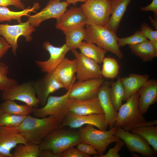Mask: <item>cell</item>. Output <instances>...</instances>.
I'll use <instances>...</instances> for the list:
<instances>
[{
    "instance_id": "11",
    "label": "cell",
    "mask_w": 157,
    "mask_h": 157,
    "mask_svg": "<svg viewBox=\"0 0 157 157\" xmlns=\"http://www.w3.org/2000/svg\"><path fill=\"white\" fill-rule=\"evenodd\" d=\"M90 125L98 129L106 130L107 124L104 114H93L80 115L69 111L64 117L59 127L79 128L84 125Z\"/></svg>"
},
{
    "instance_id": "30",
    "label": "cell",
    "mask_w": 157,
    "mask_h": 157,
    "mask_svg": "<svg viewBox=\"0 0 157 157\" xmlns=\"http://www.w3.org/2000/svg\"><path fill=\"white\" fill-rule=\"evenodd\" d=\"M5 112L12 114L26 116L32 113L34 108L28 105L19 104L14 100H8L4 101L0 105Z\"/></svg>"
},
{
    "instance_id": "44",
    "label": "cell",
    "mask_w": 157,
    "mask_h": 157,
    "mask_svg": "<svg viewBox=\"0 0 157 157\" xmlns=\"http://www.w3.org/2000/svg\"><path fill=\"white\" fill-rule=\"evenodd\" d=\"M40 157H60V155L53 153L49 150H44L41 151Z\"/></svg>"
},
{
    "instance_id": "8",
    "label": "cell",
    "mask_w": 157,
    "mask_h": 157,
    "mask_svg": "<svg viewBox=\"0 0 157 157\" xmlns=\"http://www.w3.org/2000/svg\"><path fill=\"white\" fill-rule=\"evenodd\" d=\"M35 31V28L28 21L13 25L0 24V35L3 37L10 45L12 52L15 55H16L18 47L19 38L23 36L26 42H31L32 40V34Z\"/></svg>"
},
{
    "instance_id": "39",
    "label": "cell",
    "mask_w": 157,
    "mask_h": 157,
    "mask_svg": "<svg viewBox=\"0 0 157 157\" xmlns=\"http://www.w3.org/2000/svg\"><path fill=\"white\" fill-rule=\"evenodd\" d=\"M77 148L83 154L90 156L97 157L99 155L97 150L92 146L86 143L80 142L76 146Z\"/></svg>"
},
{
    "instance_id": "5",
    "label": "cell",
    "mask_w": 157,
    "mask_h": 157,
    "mask_svg": "<svg viewBox=\"0 0 157 157\" xmlns=\"http://www.w3.org/2000/svg\"><path fill=\"white\" fill-rule=\"evenodd\" d=\"M79 128L78 131L81 142L89 144L94 147L99 154L98 157L104 154L108 146L120 139L114 135L117 127L115 126L108 131L97 129L94 126L86 125Z\"/></svg>"
},
{
    "instance_id": "28",
    "label": "cell",
    "mask_w": 157,
    "mask_h": 157,
    "mask_svg": "<svg viewBox=\"0 0 157 157\" xmlns=\"http://www.w3.org/2000/svg\"><path fill=\"white\" fill-rule=\"evenodd\" d=\"M131 132L140 135L157 152V126H144L133 129Z\"/></svg>"
},
{
    "instance_id": "19",
    "label": "cell",
    "mask_w": 157,
    "mask_h": 157,
    "mask_svg": "<svg viewBox=\"0 0 157 157\" xmlns=\"http://www.w3.org/2000/svg\"><path fill=\"white\" fill-rule=\"evenodd\" d=\"M110 83L104 80L97 94L103 110L108 126L111 128L115 126L118 111L112 102L110 94Z\"/></svg>"
},
{
    "instance_id": "29",
    "label": "cell",
    "mask_w": 157,
    "mask_h": 157,
    "mask_svg": "<svg viewBox=\"0 0 157 157\" xmlns=\"http://www.w3.org/2000/svg\"><path fill=\"white\" fill-rule=\"evenodd\" d=\"M66 36V44L71 50H76L83 40H85L87 33L83 26L75 28L64 32Z\"/></svg>"
},
{
    "instance_id": "18",
    "label": "cell",
    "mask_w": 157,
    "mask_h": 157,
    "mask_svg": "<svg viewBox=\"0 0 157 157\" xmlns=\"http://www.w3.org/2000/svg\"><path fill=\"white\" fill-rule=\"evenodd\" d=\"M76 70V59L70 60L65 58L52 73L63 88L68 90L76 79L75 75Z\"/></svg>"
},
{
    "instance_id": "43",
    "label": "cell",
    "mask_w": 157,
    "mask_h": 157,
    "mask_svg": "<svg viewBox=\"0 0 157 157\" xmlns=\"http://www.w3.org/2000/svg\"><path fill=\"white\" fill-rule=\"evenodd\" d=\"M140 9L142 11H152L154 13V18H157V0H153L149 4L145 7H140Z\"/></svg>"
},
{
    "instance_id": "10",
    "label": "cell",
    "mask_w": 157,
    "mask_h": 157,
    "mask_svg": "<svg viewBox=\"0 0 157 157\" xmlns=\"http://www.w3.org/2000/svg\"><path fill=\"white\" fill-rule=\"evenodd\" d=\"M114 135L123 141L131 152H137L146 157H154L156 154L147 142L139 135L117 127Z\"/></svg>"
},
{
    "instance_id": "34",
    "label": "cell",
    "mask_w": 157,
    "mask_h": 157,
    "mask_svg": "<svg viewBox=\"0 0 157 157\" xmlns=\"http://www.w3.org/2000/svg\"><path fill=\"white\" fill-rule=\"evenodd\" d=\"M8 72V67L4 63H0V91L2 92L19 84L15 79L7 76Z\"/></svg>"
},
{
    "instance_id": "23",
    "label": "cell",
    "mask_w": 157,
    "mask_h": 157,
    "mask_svg": "<svg viewBox=\"0 0 157 157\" xmlns=\"http://www.w3.org/2000/svg\"><path fill=\"white\" fill-rule=\"evenodd\" d=\"M69 111L80 115L93 114H104L97 96L88 100L79 101L74 100L70 105Z\"/></svg>"
},
{
    "instance_id": "6",
    "label": "cell",
    "mask_w": 157,
    "mask_h": 157,
    "mask_svg": "<svg viewBox=\"0 0 157 157\" xmlns=\"http://www.w3.org/2000/svg\"><path fill=\"white\" fill-rule=\"evenodd\" d=\"M70 89V88L65 94L60 96L50 95L46 104L43 107L33 108V115L38 118L53 116L61 123L69 111L70 105L74 100L69 98Z\"/></svg>"
},
{
    "instance_id": "2",
    "label": "cell",
    "mask_w": 157,
    "mask_h": 157,
    "mask_svg": "<svg viewBox=\"0 0 157 157\" xmlns=\"http://www.w3.org/2000/svg\"><path fill=\"white\" fill-rule=\"evenodd\" d=\"M138 91L131 95L118 110L115 126L126 131L144 126L155 125L157 120L147 121L138 107Z\"/></svg>"
},
{
    "instance_id": "38",
    "label": "cell",
    "mask_w": 157,
    "mask_h": 157,
    "mask_svg": "<svg viewBox=\"0 0 157 157\" xmlns=\"http://www.w3.org/2000/svg\"><path fill=\"white\" fill-rule=\"evenodd\" d=\"M116 142L114 147L109 149L106 154H104L97 157H120L118 152L124 146V143L121 139Z\"/></svg>"
},
{
    "instance_id": "31",
    "label": "cell",
    "mask_w": 157,
    "mask_h": 157,
    "mask_svg": "<svg viewBox=\"0 0 157 157\" xmlns=\"http://www.w3.org/2000/svg\"><path fill=\"white\" fill-rule=\"evenodd\" d=\"M40 152L39 144H20L15 147L13 157H39Z\"/></svg>"
},
{
    "instance_id": "26",
    "label": "cell",
    "mask_w": 157,
    "mask_h": 157,
    "mask_svg": "<svg viewBox=\"0 0 157 157\" xmlns=\"http://www.w3.org/2000/svg\"><path fill=\"white\" fill-rule=\"evenodd\" d=\"M40 7L38 3H35L32 7L29 6L20 11L10 10L7 7L0 6V22L6 21L11 22L12 20H16L18 24L21 23L22 17L28 16L29 13L34 12Z\"/></svg>"
},
{
    "instance_id": "21",
    "label": "cell",
    "mask_w": 157,
    "mask_h": 157,
    "mask_svg": "<svg viewBox=\"0 0 157 157\" xmlns=\"http://www.w3.org/2000/svg\"><path fill=\"white\" fill-rule=\"evenodd\" d=\"M132 0H110L111 15L105 26L116 35L122 19Z\"/></svg>"
},
{
    "instance_id": "7",
    "label": "cell",
    "mask_w": 157,
    "mask_h": 157,
    "mask_svg": "<svg viewBox=\"0 0 157 157\" xmlns=\"http://www.w3.org/2000/svg\"><path fill=\"white\" fill-rule=\"evenodd\" d=\"M80 7L87 18V24L105 26L111 13L110 0H87Z\"/></svg>"
},
{
    "instance_id": "32",
    "label": "cell",
    "mask_w": 157,
    "mask_h": 157,
    "mask_svg": "<svg viewBox=\"0 0 157 157\" xmlns=\"http://www.w3.org/2000/svg\"><path fill=\"white\" fill-rule=\"evenodd\" d=\"M121 78L118 77L117 81L110 85V94L112 102L116 110L118 111L124 100V92Z\"/></svg>"
},
{
    "instance_id": "45",
    "label": "cell",
    "mask_w": 157,
    "mask_h": 157,
    "mask_svg": "<svg viewBox=\"0 0 157 157\" xmlns=\"http://www.w3.org/2000/svg\"><path fill=\"white\" fill-rule=\"evenodd\" d=\"M149 18L153 26H154L155 30H157V18H153L150 16Z\"/></svg>"
},
{
    "instance_id": "37",
    "label": "cell",
    "mask_w": 157,
    "mask_h": 157,
    "mask_svg": "<svg viewBox=\"0 0 157 157\" xmlns=\"http://www.w3.org/2000/svg\"><path fill=\"white\" fill-rule=\"evenodd\" d=\"M140 29V31L147 39L150 41L157 40V30H154L145 23L142 24Z\"/></svg>"
},
{
    "instance_id": "27",
    "label": "cell",
    "mask_w": 157,
    "mask_h": 157,
    "mask_svg": "<svg viewBox=\"0 0 157 157\" xmlns=\"http://www.w3.org/2000/svg\"><path fill=\"white\" fill-rule=\"evenodd\" d=\"M78 49L80 50V53L93 59L99 64L102 63L107 52L94 44L83 41L81 43Z\"/></svg>"
},
{
    "instance_id": "33",
    "label": "cell",
    "mask_w": 157,
    "mask_h": 157,
    "mask_svg": "<svg viewBox=\"0 0 157 157\" xmlns=\"http://www.w3.org/2000/svg\"><path fill=\"white\" fill-rule=\"evenodd\" d=\"M101 72L103 76L113 79L116 77L119 70V65L116 60L110 57H105L102 63Z\"/></svg>"
},
{
    "instance_id": "48",
    "label": "cell",
    "mask_w": 157,
    "mask_h": 157,
    "mask_svg": "<svg viewBox=\"0 0 157 157\" xmlns=\"http://www.w3.org/2000/svg\"><path fill=\"white\" fill-rule=\"evenodd\" d=\"M0 157H4L1 154H0Z\"/></svg>"
},
{
    "instance_id": "24",
    "label": "cell",
    "mask_w": 157,
    "mask_h": 157,
    "mask_svg": "<svg viewBox=\"0 0 157 157\" xmlns=\"http://www.w3.org/2000/svg\"><path fill=\"white\" fill-rule=\"evenodd\" d=\"M120 78L124 92L123 101H126L145 84L149 80V76L147 74L131 73L128 76Z\"/></svg>"
},
{
    "instance_id": "12",
    "label": "cell",
    "mask_w": 157,
    "mask_h": 157,
    "mask_svg": "<svg viewBox=\"0 0 157 157\" xmlns=\"http://www.w3.org/2000/svg\"><path fill=\"white\" fill-rule=\"evenodd\" d=\"M71 51L77 61L76 78L78 81L103 78L99 64L76 50Z\"/></svg>"
},
{
    "instance_id": "47",
    "label": "cell",
    "mask_w": 157,
    "mask_h": 157,
    "mask_svg": "<svg viewBox=\"0 0 157 157\" xmlns=\"http://www.w3.org/2000/svg\"><path fill=\"white\" fill-rule=\"evenodd\" d=\"M5 112L1 108H0V115H1V114L4 113Z\"/></svg>"
},
{
    "instance_id": "42",
    "label": "cell",
    "mask_w": 157,
    "mask_h": 157,
    "mask_svg": "<svg viewBox=\"0 0 157 157\" xmlns=\"http://www.w3.org/2000/svg\"><path fill=\"white\" fill-rule=\"evenodd\" d=\"M10 48H11V46L4 38L1 36H0V59L6 53Z\"/></svg>"
},
{
    "instance_id": "4",
    "label": "cell",
    "mask_w": 157,
    "mask_h": 157,
    "mask_svg": "<svg viewBox=\"0 0 157 157\" xmlns=\"http://www.w3.org/2000/svg\"><path fill=\"white\" fill-rule=\"evenodd\" d=\"M85 26L86 42L96 44L102 49L113 53L120 59L123 58V53L118 44L117 35L105 26L88 24Z\"/></svg>"
},
{
    "instance_id": "22",
    "label": "cell",
    "mask_w": 157,
    "mask_h": 157,
    "mask_svg": "<svg viewBox=\"0 0 157 157\" xmlns=\"http://www.w3.org/2000/svg\"><path fill=\"white\" fill-rule=\"evenodd\" d=\"M20 144H27L22 134L8 132L0 127V154L4 157H13L11 150Z\"/></svg>"
},
{
    "instance_id": "1",
    "label": "cell",
    "mask_w": 157,
    "mask_h": 157,
    "mask_svg": "<svg viewBox=\"0 0 157 157\" xmlns=\"http://www.w3.org/2000/svg\"><path fill=\"white\" fill-rule=\"evenodd\" d=\"M61 124L53 116L38 118L28 115L17 126L0 127L8 132L21 134L25 138L27 144H39L45 137Z\"/></svg>"
},
{
    "instance_id": "3",
    "label": "cell",
    "mask_w": 157,
    "mask_h": 157,
    "mask_svg": "<svg viewBox=\"0 0 157 157\" xmlns=\"http://www.w3.org/2000/svg\"><path fill=\"white\" fill-rule=\"evenodd\" d=\"M59 126L45 137L40 144L41 151L49 150L53 153L60 155L68 148L76 146L81 142V137L78 131L72 129Z\"/></svg>"
},
{
    "instance_id": "25",
    "label": "cell",
    "mask_w": 157,
    "mask_h": 157,
    "mask_svg": "<svg viewBox=\"0 0 157 157\" xmlns=\"http://www.w3.org/2000/svg\"><path fill=\"white\" fill-rule=\"evenodd\" d=\"M132 53L144 62L151 61L157 56V40L148 39L138 44L129 46Z\"/></svg>"
},
{
    "instance_id": "16",
    "label": "cell",
    "mask_w": 157,
    "mask_h": 157,
    "mask_svg": "<svg viewBox=\"0 0 157 157\" xmlns=\"http://www.w3.org/2000/svg\"><path fill=\"white\" fill-rule=\"evenodd\" d=\"M87 18L80 7L71 6L56 19V28L63 32L87 23Z\"/></svg>"
},
{
    "instance_id": "15",
    "label": "cell",
    "mask_w": 157,
    "mask_h": 157,
    "mask_svg": "<svg viewBox=\"0 0 157 157\" xmlns=\"http://www.w3.org/2000/svg\"><path fill=\"white\" fill-rule=\"evenodd\" d=\"M104 81L102 78L74 83L70 88L69 98L79 101L93 99L97 96L98 91Z\"/></svg>"
},
{
    "instance_id": "9",
    "label": "cell",
    "mask_w": 157,
    "mask_h": 157,
    "mask_svg": "<svg viewBox=\"0 0 157 157\" xmlns=\"http://www.w3.org/2000/svg\"><path fill=\"white\" fill-rule=\"evenodd\" d=\"M1 98L4 101H19L34 108H38L40 104L33 82L30 81L18 84L2 92Z\"/></svg>"
},
{
    "instance_id": "46",
    "label": "cell",
    "mask_w": 157,
    "mask_h": 157,
    "mask_svg": "<svg viewBox=\"0 0 157 157\" xmlns=\"http://www.w3.org/2000/svg\"><path fill=\"white\" fill-rule=\"evenodd\" d=\"M65 1L69 3L70 4H72L73 5H76L78 2H85L87 0H65Z\"/></svg>"
},
{
    "instance_id": "14",
    "label": "cell",
    "mask_w": 157,
    "mask_h": 157,
    "mask_svg": "<svg viewBox=\"0 0 157 157\" xmlns=\"http://www.w3.org/2000/svg\"><path fill=\"white\" fill-rule=\"evenodd\" d=\"M43 48L48 51L49 58L45 61L36 60L35 63L41 71L46 73H51L65 58L66 53L70 48L66 44L60 47H56L47 41L43 44Z\"/></svg>"
},
{
    "instance_id": "17",
    "label": "cell",
    "mask_w": 157,
    "mask_h": 157,
    "mask_svg": "<svg viewBox=\"0 0 157 157\" xmlns=\"http://www.w3.org/2000/svg\"><path fill=\"white\" fill-rule=\"evenodd\" d=\"M33 83L37 97L42 106L45 105L48 97L51 94L63 88L52 73H46Z\"/></svg>"
},
{
    "instance_id": "40",
    "label": "cell",
    "mask_w": 157,
    "mask_h": 157,
    "mask_svg": "<svg viewBox=\"0 0 157 157\" xmlns=\"http://www.w3.org/2000/svg\"><path fill=\"white\" fill-rule=\"evenodd\" d=\"M90 156L85 154L74 146L70 147L63 152L61 157H90Z\"/></svg>"
},
{
    "instance_id": "36",
    "label": "cell",
    "mask_w": 157,
    "mask_h": 157,
    "mask_svg": "<svg viewBox=\"0 0 157 157\" xmlns=\"http://www.w3.org/2000/svg\"><path fill=\"white\" fill-rule=\"evenodd\" d=\"M26 116L4 112L0 115V126H17L22 123Z\"/></svg>"
},
{
    "instance_id": "13",
    "label": "cell",
    "mask_w": 157,
    "mask_h": 157,
    "mask_svg": "<svg viewBox=\"0 0 157 157\" xmlns=\"http://www.w3.org/2000/svg\"><path fill=\"white\" fill-rule=\"evenodd\" d=\"M70 4L61 0H49L46 6L35 15H28L27 21L34 27H38L44 21L58 18L67 10Z\"/></svg>"
},
{
    "instance_id": "20",
    "label": "cell",
    "mask_w": 157,
    "mask_h": 157,
    "mask_svg": "<svg viewBox=\"0 0 157 157\" xmlns=\"http://www.w3.org/2000/svg\"><path fill=\"white\" fill-rule=\"evenodd\" d=\"M138 91V108L140 113L143 115L147 112L151 105L157 101V80H149Z\"/></svg>"
},
{
    "instance_id": "35",
    "label": "cell",
    "mask_w": 157,
    "mask_h": 157,
    "mask_svg": "<svg viewBox=\"0 0 157 157\" xmlns=\"http://www.w3.org/2000/svg\"><path fill=\"white\" fill-rule=\"evenodd\" d=\"M147 40L140 30H137L133 35L124 38L117 37V42L120 47L126 45L129 46L135 45Z\"/></svg>"
},
{
    "instance_id": "41",
    "label": "cell",
    "mask_w": 157,
    "mask_h": 157,
    "mask_svg": "<svg viewBox=\"0 0 157 157\" xmlns=\"http://www.w3.org/2000/svg\"><path fill=\"white\" fill-rule=\"evenodd\" d=\"M13 6L16 8L23 10L25 6L21 0H0V6L7 7Z\"/></svg>"
}]
</instances>
